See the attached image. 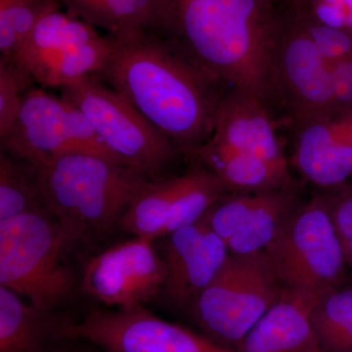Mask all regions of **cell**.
Returning <instances> with one entry per match:
<instances>
[{"mask_svg": "<svg viewBox=\"0 0 352 352\" xmlns=\"http://www.w3.org/2000/svg\"><path fill=\"white\" fill-rule=\"evenodd\" d=\"M283 0H157L150 34L226 94L272 110L273 51Z\"/></svg>", "mask_w": 352, "mask_h": 352, "instance_id": "cell-1", "label": "cell"}, {"mask_svg": "<svg viewBox=\"0 0 352 352\" xmlns=\"http://www.w3.org/2000/svg\"><path fill=\"white\" fill-rule=\"evenodd\" d=\"M115 41L110 61L95 78L122 95L182 154L189 156L207 142L226 94L150 32Z\"/></svg>", "mask_w": 352, "mask_h": 352, "instance_id": "cell-2", "label": "cell"}, {"mask_svg": "<svg viewBox=\"0 0 352 352\" xmlns=\"http://www.w3.org/2000/svg\"><path fill=\"white\" fill-rule=\"evenodd\" d=\"M46 210L76 240L105 232L151 178L104 157L69 153L38 168Z\"/></svg>", "mask_w": 352, "mask_h": 352, "instance_id": "cell-3", "label": "cell"}, {"mask_svg": "<svg viewBox=\"0 0 352 352\" xmlns=\"http://www.w3.org/2000/svg\"><path fill=\"white\" fill-rule=\"evenodd\" d=\"M76 241L47 210L0 221V286L54 311L73 291L67 254Z\"/></svg>", "mask_w": 352, "mask_h": 352, "instance_id": "cell-4", "label": "cell"}, {"mask_svg": "<svg viewBox=\"0 0 352 352\" xmlns=\"http://www.w3.org/2000/svg\"><path fill=\"white\" fill-rule=\"evenodd\" d=\"M284 288L265 252L230 254L185 314L203 337L238 352L245 336Z\"/></svg>", "mask_w": 352, "mask_h": 352, "instance_id": "cell-5", "label": "cell"}, {"mask_svg": "<svg viewBox=\"0 0 352 352\" xmlns=\"http://www.w3.org/2000/svg\"><path fill=\"white\" fill-rule=\"evenodd\" d=\"M264 252L287 288L323 294L352 280L328 194L300 205Z\"/></svg>", "mask_w": 352, "mask_h": 352, "instance_id": "cell-6", "label": "cell"}, {"mask_svg": "<svg viewBox=\"0 0 352 352\" xmlns=\"http://www.w3.org/2000/svg\"><path fill=\"white\" fill-rule=\"evenodd\" d=\"M60 92L87 116L104 143L127 168L149 178L159 177L179 154L170 139L98 78H85L60 88Z\"/></svg>", "mask_w": 352, "mask_h": 352, "instance_id": "cell-7", "label": "cell"}, {"mask_svg": "<svg viewBox=\"0 0 352 352\" xmlns=\"http://www.w3.org/2000/svg\"><path fill=\"white\" fill-rule=\"evenodd\" d=\"M276 105L295 127L333 107L331 66L308 32L300 3L283 0V15L273 51Z\"/></svg>", "mask_w": 352, "mask_h": 352, "instance_id": "cell-8", "label": "cell"}, {"mask_svg": "<svg viewBox=\"0 0 352 352\" xmlns=\"http://www.w3.org/2000/svg\"><path fill=\"white\" fill-rule=\"evenodd\" d=\"M104 352H236L177 324L159 318L144 305L129 309H94L64 331Z\"/></svg>", "mask_w": 352, "mask_h": 352, "instance_id": "cell-9", "label": "cell"}, {"mask_svg": "<svg viewBox=\"0 0 352 352\" xmlns=\"http://www.w3.org/2000/svg\"><path fill=\"white\" fill-rule=\"evenodd\" d=\"M154 241L136 236L90 259L83 273L85 293L119 309L141 307L163 293L166 264Z\"/></svg>", "mask_w": 352, "mask_h": 352, "instance_id": "cell-10", "label": "cell"}, {"mask_svg": "<svg viewBox=\"0 0 352 352\" xmlns=\"http://www.w3.org/2000/svg\"><path fill=\"white\" fill-rule=\"evenodd\" d=\"M294 189L228 192L204 215L232 254L265 251L300 208Z\"/></svg>", "mask_w": 352, "mask_h": 352, "instance_id": "cell-11", "label": "cell"}, {"mask_svg": "<svg viewBox=\"0 0 352 352\" xmlns=\"http://www.w3.org/2000/svg\"><path fill=\"white\" fill-rule=\"evenodd\" d=\"M1 151L39 168L61 155L82 153L72 124V104L43 87L25 92L19 115L0 140Z\"/></svg>", "mask_w": 352, "mask_h": 352, "instance_id": "cell-12", "label": "cell"}, {"mask_svg": "<svg viewBox=\"0 0 352 352\" xmlns=\"http://www.w3.org/2000/svg\"><path fill=\"white\" fill-rule=\"evenodd\" d=\"M166 280L163 293L176 309L188 311L228 258V248L203 221L164 236Z\"/></svg>", "mask_w": 352, "mask_h": 352, "instance_id": "cell-13", "label": "cell"}, {"mask_svg": "<svg viewBox=\"0 0 352 352\" xmlns=\"http://www.w3.org/2000/svg\"><path fill=\"white\" fill-rule=\"evenodd\" d=\"M293 129V164L308 182L336 190L352 179V107L331 109Z\"/></svg>", "mask_w": 352, "mask_h": 352, "instance_id": "cell-14", "label": "cell"}, {"mask_svg": "<svg viewBox=\"0 0 352 352\" xmlns=\"http://www.w3.org/2000/svg\"><path fill=\"white\" fill-rule=\"evenodd\" d=\"M207 142L289 170L272 110L258 99L237 90H230L220 98L215 111L214 131Z\"/></svg>", "mask_w": 352, "mask_h": 352, "instance_id": "cell-15", "label": "cell"}, {"mask_svg": "<svg viewBox=\"0 0 352 352\" xmlns=\"http://www.w3.org/2000/svg\"><path fill=\"white\" fill-rule=\"evenodd\" d=\"M322 294L287 288L252 327L238 352H322L312 314Z\"/></svg>", "mask_w": 352, "mask_h": 352, "instance_id": "cell-16", "label": "cell"}, {"mask_svg": "<svg viewBox=\"0 0 352 352\" xmlns=\"http://www.w3.org/2000/svg\"><path fill=\"white\" fill-rule=\"evenodd\" d=\"M73 320L27 305L0 286V352H63L65 329Z\"/></svg>", "mask_w": 352, "mask_h": 352, "instance_id": "cell-17", "label": "cell"}, {"mask_svg": "<svg viewBox=\"0 0 352 352\" xmlns=\"http://www.w3.org/2000/svg\"><path fill=\"white\" fill-rule=\"evenodd\" d=\"M115 43L113 36H102L82 45L28 53L6 59L13 61L32 82L60 89L98 76L110 61Z\"/></svg>", "mask_w": 352, "mask_h": 352, "instance_id": "cell-18", "label": "cell"}, {"mask_svg": "<svg viewBox=\"0 0 352 352\" xmlns=\"http://www.w3.org/2000/svg\"><path fill=\"white\" fill-rule=\"evenodd\" d=\"M189 157L214 173L229 192L295 188L289 170H281L258 157L242 156L208 142L204 143Z\"/></svg>", "mask_w": 352, "mask_h": 352, "instance_id": "cell-19", "label": "cell"}, {"mask_svg": "<svg viewBox=\"0 0 352 352\" xmlns=\"http://www.w3.org/2000/svg\"><path fill=\"white\" fill-rule=\"evenodd\" d=\"M199 164L182 175L159 176L145 183L126 208L119 226L135 236L159 238L178 201L195 180Z\"/></svg>", "mask_w": 352, "mask_h": 352, "instance_id": "cell-20", "label": "cell"}, {"mask_svg": "<svg viewBox=\"0 0 352 352\" xmlns=\"http://www.w3.org/2000/svg\"><path fill=\"white\" fill-rule=\"evenodd\" d=\"M67 12L115 38L151 31L157 0H59Z\"/></svg>", "mask_w": 352, "mask_h": 352, "instance_id": "cell-21", "label": "cell"}, {"mask_svg": "<svg viewBox=\"0 0 352 352\" xmlns=\"http://www.w3.org/2000/svg\"><path fill=\"white\" fill-rule=\"evenodd\" d=\"M312 324L322 352H352V280L322 294Z\"/></svg>", "mask_w": 352, "mask_h": 352, "instance_id": "cell-22", "label": "cell"}, {"mask_svg": "<svg viewBox=\"0 0 352 352\" xmlns=\"http://www.w3.org/2000/svg\"><path fill=\"white\" fill-rule=\"evenodd\" d=\"M46 210L38 168L1 152L0 157V221Z\"/></svg>", "mask_w": 352, "mask_h": 352, "instance_id": "cell-23", "label": "cell"}, {"mask_svg": "<svg viewBox=\"0 0 352 352\" xmlns=\"http://www.w3.org/2000/svg\"><path fill=\"white\" fill-rule=\"evenodd\" d=\"M102 36L96 28L80 18L53 9L36 23L24 43L13 57L39 51L59 50L82 45ZM11 57V58H13Z\"/></svg>", "mask_w": 352, "mask_h": 352, "instance_id": "cell-24", "label": "cell"}, {"mask_svg": "<svg viewBox=\"0 0 352 352\" xmlns=\"http://www.w3.org/2000/svg\"><path fill=\"white\" fill-rule=\"evenodd\" d=\"M61 7L59 0H0V58L13 57L36 23Z\"/></svg>", "mask_w": 352, "mask_h": 352, "instance_id": "cell-25", "label": "cell"}, {"mask_svg": "<svg viewBox=\"0 0 352 352\" xmlns=\"http://www.w3.org/2000/svg\"><path fill=\"white\" fill-rule=\"evenodd\" d=\"M31 78L13 61L0 58V140L6 138L19 115Z\"/></svg>", "mask_w": 352, "mask_h": 352, "instance_id": "cell-26", "label": "cell"}, {"mask_svg": "<svg viewBox=\"0 0 352 352\" xmlns=\"http://www.w3.org/2000/svg\"><path fill=\"white\" fill-rule=\"evenodd\" d=\"M300 6L308 32L327 63L332 66L351 58L352 30L326 24L315 15L311 6L302 3Z\"/></svg>", "mask_w": 352, "mask_h": 352, "instance_id": "cell-27", "label": "cell"}, {"mask_svg": "<svg viewBox=\"0 0 352 352\" xmlns=\"http://www.w3.org/2000/svg\"><path fill=\"white\" fill-rule=\"evenodd\" d=\"M333 226L352 278V184H346L328 194Z\"/></svg>", "mask_w": 352, "mask_h": 352, "instance_id": "cell-28", "label": "cell"}, {"mask_svg": "<svg viewBox=\"0 0 352 352\" xmlns=\"http://www.w3.org/2000/svg\"><path fill=\"white\" fill-rule=\"evenodd\" d=\"M333 107H352V57L331 66Z\"/></svg>", "mask_w": 352, "mask_h": 352, "instance_id": "cell-29", "label": "cell"}, {"mask_svg": "<svg viewBox=\"0 0 352 352\" xmlns=\"http://www.w3.org/2000/svg\"><path fill=\"white\" fill-rule=\"evenodd\" d=\"M63 352H98L95 351H90V349H74V347L66 346Z\"/></svg>", "mask_w": 352, "mask_h": 352, "instance_id": "cell-30", "label": "cell"}, {"mask_svg": "<svg viewBox=\"0 0 352 352\" xmlns=\"http://www.w3.org/2000/svg\"><path fill=\"white\" fill-rule=\"evenodd\" d=\"M291 1L300 2V3L308 4V6H311L312 0H291Z\"/></svg>", "mask_w": 352, "mask_h": 352, "instance_id": "cell-31", "label": "cell"}]
</instances>
